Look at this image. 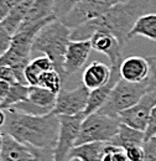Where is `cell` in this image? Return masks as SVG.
Masks as SVG:
<instances>
[{"mask_svg": "<svg viewBox=\"0 0 156 161\" xmlns=\"http://www.w3.org/2000/svg\"><path fill=\"white\" fill-rule=\"evenodd\" d=\"M145 141V131L134 129L125 124H120L119 131L110 141V144L115 145L118 147L126 150L131 146H142Z\"/></svg>", "mask_w": 156, "mask_h": 161, "instance_id": "17", "label": "cell"}, {"mask_svg": "<svg viewBox=\"0 0 156 161\" xmlns=\"http://www.w3.org/2000/svg\"><path fill=\"white\" fill-rule=\"evenodd\" d=\"M56 99H57L56 93L40 86H30L27 101H30L31 103L39 105L41 108H45L50 112H53Z\"/></svg>", "mask_w": 156, "mask_h": 161, "instance_id": "22", "label": "cell"}, {"mask_svg": "<svg viewBox=\"0 0 156 161\" xmlns=\"http://www.w3.org/2000/svg\"><path fill=\"white\" fill-rule=\"evenodd\" d=\"M92 48L97 52L104 53L109 61H110V67H120L123 62V56H121V45L119 43L118 39L105 31H98L92 37Z\"/></svg>", "mask_w": 156, "mask_h": 161, "instance_id": "11", "label": "cell"}, {"mask_svg": "<svg viewBox=\"0 0 156 161\" xmlns=\"http://www.w3.org/2000/svg\"><path fill=\"white\" fill-rule=\"evenodd\" d=\"M55 19H57L55 16V0H34L19 30L46 25Z\"/></svg>", "mask_w": 156, "mask_h": 161, "instance_id": "13", "label": "cell"}, {"mask_svg": "<svg viewBox=\"0 0 156 161\" xmlns=\"http://www.w3.org/2000/svg\"><path fill=\"white\" fill-rule=\"evenodd\" d=\"M120 78H121L120 77V67H112V77H110L109 82L107 84H104L103 87H100V88L91 91L87 108L83 112V114L86 117H88L93 113H97L98 110L105 104V102L108 101V98L110 96L112 89L114 88V86L117 84V82Z\"/></svg>", "mask_w": 156, "mask_h": 161, "instance_id": "15", "label": "cell"}, {"mask_svg": "<svg viewBox=\"0 0 156 161\" xmlns=\"http://www.w3.org/2000/svg\"><path fill=\"white\" fill-rule=\"evenodd\" d=\"M150 0H128L119 3L97 19L88 21L72 30L71 40H91L98 31H105L114 35L121 47L130 41V32L137 19L144 15L149 8Z\"/></svg>", "mask_w": 156, "mask_h": 161, "instance_id": "1", "label": "cell"}, {"mask_svg": "<svg viewBox=\"0 0 156 161\" xmlns=\"http://www.w3.org/2000/svg\"><path fill=\"white\" fill-rule=\"evenodd\" d=\"M1 144H3V133L0 130V151H1Z\"/></svg>", "mask_w": 156, "mask_h": 161, "instance_id": "36", "label": "cell"}, {"mask_svg": "<svg viewBox=\"0 0 156 161\" xmlns=\"http://www.w3.org/2000/svg\"><path fill=\"white\" fill-rule=\"evenodd\" d=\"M113 161H130V160H129L125 150L118 149L117 151L114 153V155H113Z\"/></svg>", "mask_w": 156, "mask_h": 161, "instance_id": "34", "label": "cell"}, {"mask_svg": "<svg viewBox=\"0 0 156 161\" xmlns=\"http://www.w3.org/2000/svg\"><path fill=\"white\" fill-rule=\"evenodd\" d=\"M120 124L119 118L100 114L98 112L86 117L81 126L76 146L97 141L110 142L118 134Z\"/></svg>", "mask_w": 156, "mask_h": 161, "instance_id": "5", "label": "cell"}, {"mask_svg": "<svg viewBox=\"0 0 156 161\" xmlns=\"http://www.w3.org/2000/svg\"><path fill=\"white\" fill-rule=\"evenodd\" d=\"M67 161H82L81 159H77V158H70Z\"/></svg>", "mask_w": 156, "mask_h": 161, "instance_id": "37", "label": "cell"}, {"mask_svg": "<svg viewBox=\"0 0 156 161\" xmlns=\"http://www.w3.org/2000/svg\"><path fill=\"white\" fill-rule=\"evenodd\" d=\"M153 135H156V105L154 107V109L151 112L148 128L145 130V139H148V138H150Z\"/></svg>", "mask_w": 156, "mask_h": 161, "instance_id": "32", "label": "cell"}, {"mask_svg": "<svg viewBox=\"0 0 156 161\" xmlns=\"http://www.w3.org/2000/svg\"><path fill=\"white\" fill-rule=\"evenodd\" d=\"M0 130L27 146L41 150L55 149L59 131V117L53 112L35 117L9 109L6 110L5 125Z\"/></svg>", "mask_w": 156, "mask_h": 161, "instance_id": "2", "label": "cell"}, {"mask_svg": "<svg viewBox=\"0 0 156 161\" xmlns=\"http://www.w3.org/2000/svg\"><path fill=\"white\" fill-rule=\"evenodd\" d=\"M91 91L84 86H78L75 89L62 88L57 94L53 113L57 115H77L86 110Z\"/></svg>", "mask_w": 156, "mask_h": 161, "instance_id": "8", "label": "cell"}, {"mask_svg": "<svg viewBox=\"0 0 156 161\" xmlns=\"http://www.w3.org/2000/svg\"><path fill=\"white\" fill-rule=\"evenodd\" d=\"M0 56H1V55H0Z\"/></svg>", "mask_w": 156, "mask_h": 161, "instance_id": "38", "label": "cell"}, {"mask_svg": "<svg viewBox=\"0 0 156 161\" xmlns=\"http://www.w3.org/2000/svg\"><path fill=\"white\" fill-rule=\"evenodd\" d=\"M144 161H156V135L145 139L142 144Z\"/></svg>", "mask_w": 156, "mask_h": 161, "instance_id": "26", "label": "cell"}, {"mask_svg": "<svg viewBox=\"0 0 156 161\" xmlns=\"http://www.w3.org/2000/svg\"><path fill=\"white\" fill-rule=\"evenodd\" d=\"M0 80L8 82L9 84H14V83H18L16 77H15V73L13 71L11 67L9 66H0Z\"/></svg>", "mask_w": 156, "mask_h": 161, "instance_id": "30", "label": "cell"}, {"mask_svg": "<svg viewBox=\"0 0 156 161\" xmlns=\"http://www.w3.org/2000/svg\"><path fill=\"white\" fill-rule=\"evenodd\" d=\"M105 146L107 142L102 141L77 145L71 150L70 158H77L82 161H102L105 154Z\"/></svg>", "mask_w": 156, "mask_h": 161, "instance_id": "18", "label": "cell"}, {"mask_svg": "<svg viewBox=\"0 0 156 161\" xmlns=\"http://www.w3.org/2000/svg\"><path fill=\"white\" fill-rule=\"evenodd\" d=\"M92 50L93 48H92L91 40L70 41L67 51H66V56H64V75H66V78L71 75L77 73L78 71L84 66V63L88 60Z\"/></svg>", "mask_w": 156, "mask_h": 161, "instance_id": "10", "label": "cell"}, {"mask_svg": "<svg viewBox=\"0 0 156 161\" xmlns=\"http://www.w3.org/2000/svg\"><path fill=\"white\" fill-rule=\"evenodd\" d=\"M148 92H149L148 80L140 83H133L120 78L114 86V88L112 89L108 101L98 110V113L118 118L121 112L136 104Z\"/></svg>", "mask_w": 156, "mask_h": 161, "instance_id": "4", "label": "cell"}, {"mask_svg": "<svg viewBox=\"0 0 156 161\" xmlns=\"http://www.w3.org/2000/svg\"><path fill=\"white\" fill-rule=\"evenodd\" d=\"M124 1L128 0H82L64 18L59 20L73 30L88 21L102 16L114 5Z\"/></svg>", "mask_w": 156, "mask_h": 161, "instance_id": "7", "label": "cell"}, {"mask_svg": "<svg viewBox=\"0 0 156 161\" xmlns=\"http://www.w3.org/2000/svg\"><path fill=\"white\" fill-rule=\"evenodd\" d=\"M136 36L156 41V14H144L137 19L130 32V40Z\"/></svg>", "mask_w": 156, "mask_h": 161, "instance_id": "21", "label": "cell"}, {"mask_svg": "<svg viewBox=\"0 0 156 161\" xmlns=\"http://www.w3.org/2000/svg\"><path fill=\"white\" fill-rule=\"evenodd\" d=\"M63 82H64V80L62 78V76L53 68V69H51V71L45 72V73L40 77L39 84H37V86L43 87V88H46V89H48V91H51V92L58 94V92L62 89Z\"/></svg>", "mask_w": 156, "mask_h": 161, "instance_id": "24", "label": "cell"}, {"mask_svg": "<svg viewBox=\"0 0 156 161\" xmlns=\"http://www.w3.org/2000/svg\"><path fill=\"white\" fill-rule=\"evenodd\" d=\"M59 131L57 144L53 149L55 161H67L71 150L76 146L82 123L86 115L83 113L77 115H58Z\"/></svg>", "mask_w": 156, "mask_h": 161, "instance_id": "6", "label": "cell"}, {"mask_svg": "<svg viewBox=\"0 0 156 161\" xmlns=\"http://www.w3.org/2000/svg\"><path fill=\"white\" fill-rule=\"evenodd\" d=\"M156 105V92H148L136 104L119 114L121 124L145 131L149 124L151 112Z\"/></svg>", "mask_w": 156, "mask_h": 161, "instance_id": "9", "label": "cell"}, {"mask_svg": "<svg viewBox=\"0 0 156 161\" xmlns=\"http://www.w3.org/2000/svg\"><path fill=\"white\" fill-rule=\"evenodd\" d=\"M150 64L146 57L130 56L124 58L120 64V77L133 83H140L149 78Z\"/></svg>", "mask_w": 156, "mask_h": 161, "instance_id": "14", "label": "cell"}, {"mask_svg": "<svg viewBox=\"0 0 156 161\" xmlns=\"http://www.w3.org/2000/svg\"><path fill=\"white\" fill-rule=\"evenodd\" d=\"M35 149L27 146L11 135L3 134V144L0 151V161H35Z\"/></svg>", "mask_w": 156, "mask_h": 161, "instance_id": "12", "label": "cell"}, {"mask_svg": "<svg viewBox=\"0 0 156 161\" xmlns=\"http://www.w3.org/2000/svg\"><path fill=\"white\" fill-rule=\"evenodd\" d=\"M5 121H6V110L0 108V129L5 125Z\"/></svg>", "mask_w": 156, "mask_h": 161, "instance_id": "35", "label": "cell"}, {"mask_svg": "<svg viewBox=\"0 0 156 161\" xmlns=\"http://www.w3.org/2000/svg\"><path fill=\"white\" fill-rule=\"evenodd\" d=\"M150 64V75L148 78L149 92H156V56L146 57Z\"/></svg>", "mask_w": 156, "mask_h": 161, "instance_id": "28", "label": "cell"}, {"mask_svg": "<svg viewBox=\"0 0 156 161\" xmlns=\"http://www.w3.org/2000/svg\"><path fill=\"white\" fill-rule=\"evenodd\" d=\"M11 40H13V35H10L9 31L0 22V55H3L4 52L9 50L11 45Z\"/></svg>", "mask_w": 156, "mask_h": 161, "instance_id": "27", "label": "cell"}, {"mask_svg": "<svg viewBox=\"0 0 156 161\" xmlns=\"http://www.w3.org/2000/svg\"><path fill=\"white\" fill-rule=\"evenodd\" d=\"M29 91H30V86H25L21 83L11 84L6 97L0 103V108L4 110H8L20 102L26 101L29 97Z\"/></svg>", "mask_w": 156, "mask_h": 161, "instance_id": "23", "label": "cell"}, {"mask_svg": "<svg viewBox=\"0 0 156 161\" xmlns=\"http://www.w3.org/2000/svg\"><path fill=\"white\" fill-rule=\"evenodd\" d=\"M32 3H34V0H25V1L20 3L18 6H15L3 20L0 21L1 25L9 31L10 35L14 36L19 31L20 26L22 25Z\"/></svg>", "mask_w": 156, "mask_h": 161, "instance_id": "19", "label": "cell"}, {"mask_svg": "<svg viewBox=\"0 0 156 161\" xmlns=\"http://www.w3.org/2000/svg\"><path fill=\"white\" fill-rule=\"evenodd\" d=\"M82 0H55V16L57 19L64 18Z\"/></svg>", "mask_w": 156, "mask_h": 161, "instance_id": "25", "label": "cell"}, {"mask_svg": "<svg viewBox=\"0 0 156 161\" xmlns=\"http://www.w3.org/2000/svg\"><path fill=\"white\" fill-rule=\"evenodd\" d=\"M71 32L67 25L59 19H55L45 25L35 36L32 43V55L35 52L43 53L53 62L55 69L66 80L64 75V56L71 41Z\"/></svg>", "mask_w": 156, "mask_h": 161, "instance_id": "3", "label": "cell"}, {"mask_svg": "<svg viewBox=\"0 0 156 161\" xmlns=\"http://www.w3.org/2000/svg\"><path fill=\"white\" fill-rule=\"evenodd\" d=\"M10 86L11 84H9L8 82L0 80V103L4 101V98L6 97V94H8L9 89H10Z\"/></svg>", "mask_w": 156, "mask_h": 161, "instance_id": "33", "label": "cell"}, {"mask_svg": "<svg viewBox=\"0 0 156 161\" xmlns=\"http://www.w3.org/2000/svg\"><path fill=\"white\" fill-rule=\"evenodd\" d=\"M53 62L50 60L47 56H40L34 60L30 61V63L27 64L26 69H25V77L29 83V86H37L39 84L40 77L47 72L53 69Z\"/></svg>", "mask_w": 156, "mask_h": 161, "instance_id": "20", "label": "cell"}, {"mask_svg": "<svg viewBox=\"0 0 156 161\" xmlns=\"http://www.w3.org/2000/svg\"><path fill=\"white\" fill-rule=\"evenodd\" d=\"M110 77H112V67L107 66L103 62L93 61L83 71L82 82L89 91H94L107 84Z\"/></svg>", "mask_w": 156, "mask_h": 161, "instance_id": "16", "label": "cell"}, {"mask_svg": "<svg viewBox=\"0 0 156 161\" xmlns=\"http://www.w3.org/2000/svg\"><path fill=\"white\" fill-rule=\"evenodd\" d=\"M22 1L25 0H0V21Z\"/></svg>", "mask_w": 156, "mask_h": 161, "instance_id": "29", "label": "cell"}, {"mask_svg": "<svg viewBox=\"0 0 156 161\" xmlns=\"http://www.w3.org/2000/svg\"><path fill=\"white\" fill-rule=\"evenodd\" d=\"M130 161H144V149L142 146H131L125 150Z\"/></svg>", "mask_w": 156, "mask_h": 161, "instance_id": "31", "label": "cell"}]
</instances>
